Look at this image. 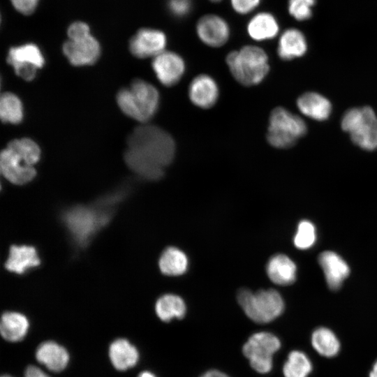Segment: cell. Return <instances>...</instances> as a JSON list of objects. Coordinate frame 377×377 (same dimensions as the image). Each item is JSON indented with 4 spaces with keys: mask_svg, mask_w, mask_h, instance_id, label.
<instances>
[{
    "mask_svg": "<svg viewBox=\"0 0 377 377\" xmlns=\"http://www.w3.org/2000/svg\"><path fill=\"white\" fill-rule=\"evenodd\" d=\"M128 148L124 161L128 168L147 180L160 179L164 168L169 165L175 154L172 137L160 127L142 125L136 127L127 139Z\"/></svg>",
    "mask_w": 377,
    "mask_h": 377,
    "instance_id": "cell-1",
    "label": "cell"
},
{
    "mask_svg": "<svg viewBox=\"0 0 377 377\" xmlns=\"http://www.w3.org/2000/svg\"><path fill=\"white\" fill-rule=\"evenodd\" d=\"M114 210L98 198L91 205H78L68 208L63 212L61 220L75 246L84 248L110 221Z\"/></svg>",
    "mask_w": 377,
    "mask_h": 377,
    "instance_id": "cell-2",
    "label": "cell"
},
{
    "mask_svg": "<svg viewBox=\"0 0 377 377\" xmlns=\"http://www.w3.org/2000/svg\"><path fill=\"white\" fill-rule=\"evenodd\" d=\"M226 61L233 77L246 87L260 83L269 71L267 54L256 45H246L229 52Z\"/></svg>",
    "mask_w": 377,
    "mask_h": 377,
    "instance_id": "cell-3",
    "label": "cell"
},
{
    "mask_svg": "<svg viewBox=\"0 0 377 377\" xmlns=\"http://www.w3.org/2000/svg\"><path fill=\"white\" fill-rule=\"evenodd\" d=\"M117 101L121 111L142 123L151 119L159 105V94L154 86L140 79L134 80L129 88L117 93Z\"/></svg>",
    "mask_w": 377,
    "mask_h": 377,
    "instance_id": "cell-4",
    "label": "cell"
},
{
    "mask_svg": "<svg viewBox=\"0 0 377 377\" xmlns=\"http://www.w3.org/2000/svg\"><path fill=\"white\" fill-rule=\"evenodd\" d=\"M237 301L245 314L258 323H267L279 317L284 309V302L275 290H259L252 292L241 289Z\"/></svg>",
    "mask_w": 377,
    "mask_h": 377,
    "instance_id": "cell-5",
    "label": "cell"
},
{
    "mask_svg": "<svg viewBox=\"0 0 377 377\" xmlns=\"http://www.w3.org/2000/svg\"><path fill=\"white\" fill-rule=\"evenodd\" d=\"M306 131V124L300 117L277 107L270 113L266 138L271 146L287 149L295 145Z\"/></svg>",
    "mask_w": 377,
    "mask_h": 377,
    "instance_id": "cell-6",
    "label": "cell"
},
{
    "mask_svg": "<svg viewBox=\"0 0 377 377\" xmlns=\"http://www.w3.org/2000/svg\"><path fill=\"white\" fill-rule=\"evenodd\" d=\"M342 129L347 132L354 144L361 149H377V116L369 106L348 110L342 117Z\"/></svg>",
    "mask_w": 377,
    "mask_h": 377,
    "instance_id": "cell-7",
    "label": "cell"
},
{
    "mask_svg": "<svg viewBox=\"0 0 377 377\" xmlns=\"http://www.w3.org/2000/svg\"><path fill=\"white\" fill-rule=\"evenodd\" d=\"M281 342L277 337L267 332L253 334L242 347L244 355L251 367L260 374L269 373L273 366V355L279 350Z\"/></svg>",
    "mask_w": 377,
    "mask_h": 377,
    "instance_id": "cell-8",
    "label": "cell"
},
{
    "mask_svg": "<svg viewBox=\"0 0 377 377\" xmlns=\"http://www.w3.org/2000/svg\"><path fill=\"white\" fill-rule=\"evenodd\" d=\"M7 62L17 74L27 81L32 80L38 68L45 64V58L40 48L33 43H27L10 48Z\"/></svg>",
    "mask_w": 377,
    "mask_h": 377,
    "instance_id": "cell-9",
    "label": "cell"
},
{
    "mask_svg": "<svg viewBox=\"0 0 377 377\" xmlns=\"http://www.w3.org/2000/svg\"><path fill=\"white\" fill-rule=\"evenodd\" d=\"M167 37L163 31L151 28L138 30L131 38L129 50L137 58L155 57L165 51Z\"/></svg>",
    "mask_w": 377,
    "mask_h": 377,
    "instance_id": "cell-10",
    "label": "cell"
},
{
    "mask_svg": "<svg viewBox=\"0 0 377 377\" xmlns=\"http://www.w3.org/2000/svg\"><path fill=\"white\" fill-rule=\"evenodd\" d=\"M196 34L200 40L212 47L223 45L230 37V27L225 19L216 14H206L197 22Z\"/></svg>",
    "mask_w": 377,
    "mask_h": 377,
    "instance_id": "cell-11",
    "label": "cell"
},
{
    "mask_svg": "<svg viewBox=\"0 0 377 377\" xmlns=\"http://www.w3.org/2000/svg\"><path fill=\"white\" fill-rule=\"evenodd\" d=\"M62 50L70 63L77 66L94 64L101 54L100 45L91 34L68 40L64 43Z\"/></svg>",
    "mask_w": 377,
    "mask_h": 377,
    "instance_id": "cell-12",
    "label": "cell"
},
{
    "mask_svg": "<svg viewBox=\"0 0 377 377\" xmlns=\"http://www.w3.org/2000/svg\"><path fill=\"white\" fill-rule=\"evenodd\" d=\"M151 66L158 81L165 87L177 84L186 69L183 58L171 51H163L154 57Z\"/></svg>",
    "mask_w": 377,
    "mask_h": 377,
    "instance_id": "cell-13",
    "label": "cell"
},
{
    "mask_svg": "<svg viewBox=\"0 0 377 377\" xmlns=\"http://www.w3.org/2000/svg\"><path fill=\"white\" fill-rule=\"evenodd\" d=\"M0 168L4 177L17 185L31 182L36 175L34 166L27 164L20 155L8 147L1 152Z\"/></svg>",
    "mask_w": 377,
    "mask_h": 377,
    "instance_id": "cell-14",
    "label": "cell"
},
{
    "mask_svg": "<svg viewBox=\"0 0 377 377\" xmlns=\"http://www.w3.org/2000/svg\"><path fill=\"white\" fill-rule=\"evenodd\" d=\"M219 90L216 81L209 75L195 77L188 87V97L193 104L202 109L214 106L219 98Z\"/></svg>",
    "mask_w": 377,
    "mask_h": 377,
    "instance_id": "cell-15",
    "label": "cell"
},
{
    "mask_svg": "<svg viewBox=\"0 0 377 377\" xmlns=\"http://www.w3.org/2000/svg\"><path fill=\"white\" fill-rule=\"evenodd\" d=\"M318 263L329 288L334 290L339 289L350 272L347 263L338 254L329 251L319 255Z\"/></svg>",
    "mask_w": 377,
    "mask_h": 377,
    "instance_id": "cell-16",
    "label": "cell"
},
{
    "mask_svg": "<svg viewBox=\"0 0 377 377\" xmlns=\"http://www.w3.org/2000/svg\"><path fill=\"white\" fill-rule=\"evenodd\" d=\"M36 358L50 371L60 372L67 367L69 354L67 350L59 343L47 341L38 346Z\"/></svg>",
    "mask_w": 377,
    "mask_h": 377,
    "instance_id": "cell-17",
    "label": "cell"
},
{
    "mask_svg": "<svg viewBox=\"0 0 377 377\" xmlns=\"http://www.w3.org/2000/svg\"><path fill=\"white\" fill-rule=\"evenodd\" d=\"M40 263V259L34 246L13 245L10 249L5 267L10 272L22 274Z\"/></svg>",
    "mask_w": 377,
    "mask_h": 377,
    "instance_id": "cell-18",
    "label": "cell"
},
{
    "mask_svg": "<svg viewBox=\"0 0 377 377\" xmlns=\"http://www.w3.org/2000/svg\"><path fill=\"white\" fill-rule=\"evenodd\" d=\"M297 106L303 114L317 121L327 119L332 111L330 101L316 92H306L301 95L297 100Z\"/></svg>",
    "mask_w": 377,
    "mask_h": 377,
    "instance_id": "cell-19",
    "label": "cell"
},
{
    "mask_svg": "<svg viewBox=\"0 0 377 377\" xmlns=\"http://www.w3.org/2000/svg\"><path fill=\"white\" fill-rule=\"evenodd\" d=\"M108 354L113 367L119 371H126L135 367L139 360L138 349L125 339L112 341L109 346Z\"/></svg>",
    "mask_w": 377,
    "mask_h": 377,
    "instance_id": "cell-20",
    "label": "cell"
},
{
    "mask_svg": "<svg viewBox=\"0 0 377 377\" xmlns=\"http://www.w3.org/2000/svg\"><path fill=\"white\" fill-rule=\"evenodd\" d=\"M307 44L304 34L298 29L290 28L280 36L277 54L283 60H291L305 54Z\"/></svg>",
    "mask_w": 377,
    "mask_h": 377,
    "instance_id": "cell-21",
    "label": "cell"
},
{
    "mask_svg": "<svg viewBox=\"0 0 377 377\" xmlns=\"http://www.w3.org/2000/svg\"><path fill=\"white\" fill-rule=\"evenodd\" d=\"M246 29L252 39L262 41L274 38L279 33V27L272 13L260 12L250 19Z\"/></svg>",
    "mask_w": 377,
    "mask_h": 377,
    "instance_id": "cell-22",
    "label": "cell"
},
{
    "mask_svg": "<svg viewBox=\"0 0 377 377\" xmlns=\"http://www.w3.org/2000/svg\"><path fill=\"white\" fill-rule=\"evenodd\" d=\"M296 265L287 256L277 254L269 260L267 273L270 280L278 285L293 283L296 278Z\"/></svg>",
    "mask_w": 377,
    "mask_h": 377,
    "instance_id": "cell-23",
    "label": "cell"
},
{
    "mask_svg": "<svg viewBox=\"0 0 377 377\" xmlns=\"http://www.w3.org/2000/svg\"><path fill=\"white\" fill-rule=\"evenodd\" d=\"M29 327L27 318L18 312L6 311L2 314L0 331L6 341L16 342L22 340Z\"/></svg>",
    "mask_w": 377,
    "mask_h": 377,
    "instance_id": "cell-24",
    "label": "cell"
},
{
    "mask_svg": "<svg viewBox=\"0 0 377 377\" xmlns=\"http://www.w3.org/2000/svg\"><path fill=\"white\" fill-rule=\"evenodd\" d=\"M158 317L164 322L173 318L181 319L186 314V308L184 300L179 296L166 294L158 299L155 305Z\"/></svg>",
    "mask_w": 377,
    "mask_h": 377,
    "instance_id": "cell-25",
    "label": "cell"
},
{
    "mask_svg": "<svg viewBox=\"0 0 377 377\" xmlns=\"http://www.w3.org/2000/svg\"><path fill=\"white\" fill-rule=\"evenodd\" d=\"M158 265L163 274L177 276L186 272L188 259L185 253L179 249L168 247L161 254Z\"/></svg>",
    "mask_w": 377,
    "mask_h": 377,
    "instance_id": "cell-26",
    "label": "cell"
},
{
    "mask_svg": "<svg viewBox=\"0 0 377 377\" xmlns=\"http://www.w3.org/2000/svg\"><path fill=\"white\" fill-rule=\"evenodd\" d=\"M311 343L318 353L328 357L336 355L340 348L339 341L335 334L325 327L318 328L313 332Z\"/></svg>",
    "mask_w": 377,
    "mask_h": 377,
    "instance_id": "cell-27",
    "label": "cell"
},
{
    "mask_svg": "<svg viewBox=\"0 0 377 377\" xmlns=\"http://www.w3.org/2000/svg\"><path fill=\"white\" fill-rule=\"evenodd\" d=\"M0 117L2 121L18 124L23 118V108L20 98L13 93L3 94L0 99Z\"/></svg>",
    "mask_w": 377,
    "mask_h": 377,
    "instance_id": "cell-28",
    "label": "cell"
},
{
    "mask_svg": "<svg viewBox=\"0 0 377 377\" xmlns=\"http://www.w3.org/2000/svg\"><path fill=\"white\" fill-rule=\"evenodd\" d=\"M312 365L307 356L302 352L293 350L288 355L283 367L285 377H307Z\"/></svg>",
    "mask_w": 377,
    "mask_h": 377,
    "instance_id": "cell-29",
    "label": "cell"
},
{
    "mask_svg": "<svg viewBox=\"0 0 377 377\" xmlns=\"http://www.w3.org/2000/svg\"><path fill=\"white\" fill-rule=\"evenodd\" d=\"M7 147L20 155L29 165L34 166L40 159V149L29 138L13 140L8 144Z\"/></svg>",
    "mask_w": 377,
    "mask_h": 377,
    "instance_id": "cell-30",
    "label": "cell"
},
{
    "mask_svg": "<svg viewBox=\"0 0 377 377\" xmlns=\"http://www.w3.org/2000/svg\"><path fill=\"white\" fill-rule=\"evenodd\" d=\"M316 240L315 227L312 223L304 220L301 221L294 237L295 246L300 249L311 247Z\"/></svg>",
    "mask_w": 377,
    "mask_h": 377,
    "instance_id": "cell-31",
    "label": "cell"
},
{
    "mask_svg": "<svg viewBox=\"0 0 377 377\" xmlns=\"http://www.w3.org/2000/svg\"><path fill=\"white\" fill-rule=\"evenodd\" d=\"M315 3L316 0H288V12L297 20H308L312 15Z\"/></svg>",
    "mask_w": 377,
    "mask_h": 377,
    "instance_id": "cell-32",
    "label": "cell"
},
{
    "mask_svg": "<svg viewBox=\"0 0 377 377\" xmlns=\"http://www.w3.org/2000/svg\"><path fill=\"white\" fill-rule=\"evenodd\" d=\"M191 0H168L169 10L177 17H184L189 13L191 9Z\"/></svg>",
    "mask_w": 377,
    "mask_h": 377,
    "instance_id": "cell-33",
    "label": "cell"
},
{
    "mask_svg": "<svg viewBox=\"0 0 377 377\" xmlns=\"http://www.w3.org/2000/svg\"><path fill=\"white\" fill-rule=\"evenodd\" d=\"M261 0H230L232 9L238 14L246 15L260 4Z\"/></svg>",
    "mask_w": 377,
    "mask_h": 377,
    "instance_id": "cell-34",
    "label": "cell"
},
{
    "mask_svg": "<svg viewBox=\"0 0 377 377\" xmlns=\"http://www.w3.org/2000/svg\"><path fill=\"white\" fill-rule=\"evenodd\" d=\"M69 39H76L90 34L89 26L82 22H75L71 24L67 31Z\"/></svg>",
    "mask_w": 377,
    "mask_h": 377,
    "instance_id": "cell-35",
    "label": "cell"
},
{
    "mask_svg": "<svg viewBox=\"0 0 377 377\" xmlns=\"http://www.w3.org/2000/svg\"><path fill=\"white\" fill-rule=\"evenodd\" d=\"M15 8L24 15H30L37 7L39 0H10Z\"/></svg>",
    "mask_w": 377,
    "mask_h": 377,
    "instance_id": "cell-36",
    "label": "cell"
},
{
    "mask_svg": "<svg viewBox=\"0 0 377 377\" xmlns=\"http://www.w3.org/2000/svg\"><path fill=\"white\" fill-rule=\"evenodd\" d=\"M24 377H50L38 367L29 365L24 371Z\"/></svg>",
    "mask_w": 377,
    "mask_h": 377,
    "instance_id": "cell-37",
    "label": "cell"
},
{
    "mask_svg": "<svg viewBox=\"0 0 377 377\" xmlns=\"http://www.w3.org/2000/svg\"><path fill=\"white\" fill-rule=\"evenodd\" d=\"M200 377H230L219 370L212 369L204 373Z\"/></svg>",
    "mask_w": 377,
    "mask_h": 377,
    "instance_id": "cell-38",
    "label": "cell"
},
{
    "mask_svg": "<svg viewBox=\"0 0 377 377\" xmlns=\"http://www.w3.org/2000/svg\"><path fill=\"white\" fill-rule=\"evenodd\" d=\"M138 377H156L152 372L144 371L141 372Z\"/></svg>",
    "mask_w": 377,
    "mask_h": 377,
    "instance_id": "cell-39",
    "label": "cell"
},
{
    "mask_svg": "<svg viewBox=\"0 0 377 377\" xmlns=\"http://www.w3.org/2000/svg\"><path fill=\"white\" fill-rule=\"evenodd\" d=\"M369 377H377V361L374 364L373 369L370 372Z\"/></svg>",
    "mask_w": 377,
    "mask_h": 377,
    "instance_id": "cell-40",
    "label": "cell"
},
{
    "mask_svg": "<svg viewBox=\"0 0 377 377\" xmlns=\"http://www.w3.org/2000/svg\"><path fill=\"white\" fill-rule=\"evenodd\" d=\"M212 2H219L221 0H210Z\"/></svg>",
    "mask_w": 377,
    "mask_h": 377,
    "instance_id": "cell-41",
    "label": "cell"
},
{
    "mask_svg": "<svg viewBox=\"0 0 377 377\" xmlns=\"http://www.w3.org/2000/svg\"><path fill=\"white\" fill-rule=\"evenodd\" d=\"M1 377H13V376H10L9 375H3V376H1Z\"/></svg>",
    "mask_w": 377,
    "mask_h": 377,
    "instance_id": "cell-42",
    "label": "cell"
}]
</instances>
